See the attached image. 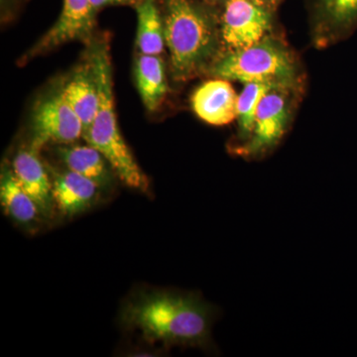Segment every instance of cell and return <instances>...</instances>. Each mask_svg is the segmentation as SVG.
<instances>
[{
    "mask_svg": "<svg viewBox=\"0 0 357 357\" xmlns=\"http://www.w3.org/2000/svg\"><path fill=\"white\" fill-rule=\"evenodd\" d=\"M213 312L194 294L148 291L131 298L121 321L140 332L146 342L167 347H210Z\"/></svg>",
    "mask_w": 357,
    "mask_h": 357,
    "instance_id": "cell-1",
    "label": "cell"
},
{
    "mask_svg": "<svg viewBox=\"0 0 357 357\" xmlns=\"http://www.w3.org/2000/svg\"><path fill=\"white\" fill-rule=\"evenodd\" d=\"M89 60L95 70L100 102L93 123L84 130V138L103 155L124 185L136 191L148 192L149 180L126 144L115 114L112 62L107 41L93 47Z\"/></svg>",
    "mask_w": 357,
    "mask_h": 357,
    "instance_id": "cell-2",
    "label": "cell"
},
{
    "mask_svg": "<svg viewBox=\"0 0 357 357\" xmlns=\"http://www.w3.org/2000/svg\"><path fill=\"white\" fill-rule=\"evenodd\" d=\"M164 31L176 81L194 76L215 54L218 37L213 20L191 0H166Z\"/></svg>",
    "mask_w": 357,
    "mask_h": 357,
    "instance_id": "cell-3",
    "label": "cell"
},
{
    "mask_svg": "<svg viewBox=\"0 0 357 357\" xmlns=\"http://www.w3.org/2000/svg\"><path fill=\"white\" fill-rule=\"evenodd\" d=\"M213 74L241 83H268L283 89L292 82L295 67L283 47L270 39L236 50L215 63Z\"/></svg>",
    "mask_w": 357,
    "mask_h": 357,
    "instance_id": "cell-4",
    "label": "cell"
},
{
    "mask_svg": "<svg viewBox=\"0 0 357 357\" xmlns=\"http://www.w3.org/2000/svg\"><path fill=\"white\" fill-rule=\"evenodd\" d=\"M84 131L83 122L60 89L43 98L35 107L30 147L39 151L51 142L72 144L84 135Z\"/></svg>",
    "mask_w": 357,
    "mask_h": 357,
    "instance_id": "cell-5",
    "label": "cell"
},
{
    "mask_svg": "<svg viewBox=\"0 0 357 357\" xmlns=\"http://www.w3.org/2000/svg\"><path fill=\"white\" fill-rule=\"evenodd\" d=\"M270 15L255 0H227L222 16V36L234 50L261 41L269 29Z\"/></svg>",
    "mask_w": 357,
    "mask_h": 357,
    "instance_id": "cell-6",
    "label": "cell"
},
{
    "mask_svg": "<svg viewBox=\"0 0 357 357\" xmlns=\"http://www.w3.org/2000/svg\"><path fill=\"white\" fill-rule=\"evenodd\" d=\"M95 13L91 0H64L57 22L28 52L26 60L69 42L91 39L95 27Z\"/></svg>",
    "mask_w": 357,
    "mask_h": 357,
    "instance_id": "cell-7",
    "label": "cell"
},
{
    "mask_svg": "<svg viewBox=\"0 0 357 357\" xmlns=\"http://www.w3.org/2000/svg\"><path fill=\"white\" fill-rule=\"evenodd\" d=\"M275 89L262 98L256 112L252 135L241 153L248 156H259L273 148L285 132L288 121V109L285 98Z\"/></svg>",
    "mask_w": 357,
    "mask_h": 357,
    "instance_id": "cell-8",
    "label": "cell"
},
{
    "mask_svg": "<svg viewBox=\"0 0 357 357\" xmlns=\"http://www.w3.org/2000/svg\"><path fill=\"white\" fill-rule=\"evenodd\" d=\"M199 119L211 126H225L237 117V96L227 79H211L202 84L192 98Z\"/></svg>",
    "mask_w": 357,
    "mask_h": 357,
    "instance_id": "cell-9",
    "label": "cell"
},
{
    "mask_svg": "<svg viewBox=\"0 0 357 357\" xmlns=\"http://www.w3.org/2000/svg\"><path fill=\"white\" fill-rule=\"evenodd\" d=\"M37 152L31 147L18 151L13 159V172L21 187L38 206L42 215L50 218L55 206L52 180Z\"/></svg>",
    "mask_w": 357,
    "mask_h": 357,
    "instance_id": "cell-10",
    "label": "cell"
},
{
    "mask_svg": "<svg viewBox=\"0 0 357 357\" xmlns=\"http://www.w3.org/2000/svg\"><path fill=\"white\" fill-rule=\"evenodd\" d=\"M54 203L65 217L79 215L91 208L98 195V187L93 181L68 169L56 173L52 178Z\"/></svg>",
    "mask_w": 357,
    "mask_h": 357,
    "instance_id": "cell-11",
    "label": "cell"
},
{
    "mask_svg": "<svg viewBox=\"0 0 357 357\" xmlns=\"http://www.w3.org/2000/svg\"><path fill=\"white\" fill-rule=\"evenodd\" d=\"M61 91L86 130L93 123L100 102V89L91 60L72 75Z\"/></svg>",
    "mask_w": 357,
    "mask_h": 357,
    "instance_id": "cell-12",
    "label": "cell"
},
{
    "mask_svg": "<svg viewBox=\"0 0 357 357\" xmlns=\"http://www.w3.org/2000/svg\"><path fill=\"white\" fill-rule=\"evenodd\" d=\"M58 155L69 170L93 181L98 187L107 189L112 185V167L91 145H64L59 148Z\"/></svg>",
    "mask_w": 357,
    "mask_h": 357,
    "instance_id": "cell-13",
    "label": "cell"
},
{
    "mask_svg": "<svg viewBox=\"0 0 357 357\" xmlns=\"http://www.w3.org/2000/svg\"><path fill=\"white\" fill-rule=\"evenodd\" d=\"M135 79L142 102L150 112L162 105L168 93L165 65L159 56L140 55L136 60Z\"/></svg>",
    "mask_w": 357,
    "mask_h": 357,
    "instance_id": "cell-14",
    "label": "cell"
},
{
    "mask_svg": "<svg viewBox=\"0 0 357 357\" xmlns=\"http://www.w3.org/2000/svg\"><path fill=\"white\" fill-rule=\"evenodd\" d=\"M0 199L6 215L18 225L32 227L39 222L41 211L31 197L21 187L13 170H4L2 172Z\"/></svg>",
    "mask_w": 357,
    "mask_h": 357,
    "instance_id": "cell-15",
    "label": "cell"
},
{
    "mask_svg": "<svg viewBox=\"0 0 357 357\" xmlns=\"http://www.w3.org/2000/svg\"><path fill=\"white\" fill-rule=\"evenodd\" d=\"M136 45L141 55L159 56L165 48L164 21L155 0H141L137 4Z\"/></svg>",
    "mask_w": 357,
    "mask_h": 357,
    "instance_id": "cell-16",
    "label": "cell"
},
{
    "mask_svg": "<svg viewBox=\"0 0 357 357\" xmlns=\"http://www.w3.org/2000/svg\"><path fill=\"white\" fill-rule=\"evenodd\" d=\"M279 89L275 84L268 83H246L241 95L237 96V119L243 136L252 133L255 128V115L262 98L272 89Z\"/></svg>",
    "mask_w": 357,
    "mask_h": 357,
    "instance_id": "cell-17",
    "label": "cell"
},
{
    "mask_svg": "<svg viewBox=\"0 0 357 357\" xmlns=\"http://www.w3.org/2000/svg\"><path fill=\"white\" fill-rule=\"evenodd\" d=\"M326 24L340 34L357 24V0H321Z\"/></svg>",
    "mask_w": 357,
    "mask_h": 357,
    "instance_id": "cell-18",
    "label": "cell"
},
{
    "mask_svg": "<svg viewBox=\"0 0 357 357\" xmlns=\"http://www.w3.org/2000/svg\"><path fill=\"white\" fill-rule=\"evenodd\" d=\"M140 1L141 0H91V3L93 10L96 11L98 9L112 6V4H138Z\"/></svg>",
    "mask_w": 357,
    "mask_h": 357,
    "instance_id": "cell-19",
    "label": "cell"
}]
</instances>
